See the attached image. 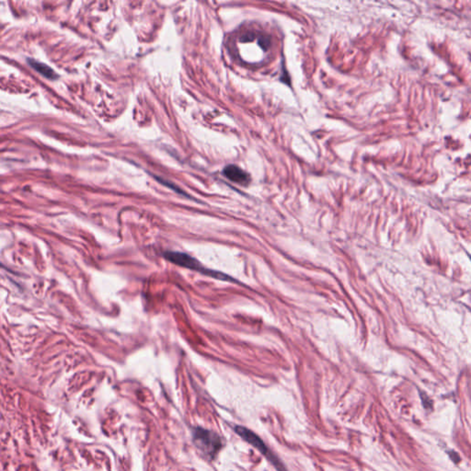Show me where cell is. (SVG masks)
<instances>
[{"mask_svg": "<svg viewBox=\"0 0 471 471\" xmlns=\"http://www.w3.org/2000/svg\"><path fill=\"white\" fill-rule=\"evenodd\" d=\"M223 173L227 179L239 184L247 185L251 181V176L249 175V173L246 172L236 165H228L224 168Z\"/></svg>", "mask_w": 471, "mask_h": 471, "instance_id": "cell-4", "label": "cell"}, {"mask_svg": "<svg viewBox=\"0 0 471 471\" xmlns=\"http://www.w3.org/2000/svg\"><path fill=\"white\" fill-rule=\"evenodd\" d=\"M165 258L168 260L170 263L177 264L181 267L184 268L191 269L194 270L197 272H200L203 275H209L211 277H215L220 280L232 281L231 278L227 277V275H223L221 273L211 271L207 268H204L201 263H199L194 258L186 254V253H181L178 251H167L165 252Z\"/></svg>", "mask_w": 471, "mask_h": 471, "instance_id": "cell-1", "label": "cell"}, {"mask_svg": "<svg viewBox=\"0 0 471 471\" xmlns=\"http://www.w3.org/2000/svg\"><path fill=\"white\" fill-rule=\"evenodd\" d=\"M28 63L30 64V66L34 70L39 72L41 75L44 76L45 78H49V79H56L58 78L56 73L51 67H49L47 65H45L43 63H40V62L33 59H28Z\"/></svg>", "mask_w": 471, "mask_h": 471, "instance_id": "cell-5", "label": "cell"}, {"mask_svg": "<svg viewBox=\"0 0 471 471\" xmlns=\"http://www.w3.org/2000/svg\"><path fill=\"white\" fill-rule=\"evenodd\" d=\"M194 442L197 447L210 458H214L222 447L219 436L211 431L201 428L194 431Z\"/></svg>", "mask_w": 471, "mask_h": 471, "instance_id": "cell-3", "label": "cell"}, {"mask_svg": "<svg viewBox=\"0 0 471 471\" xmlns=\"http://www.w3.org/2000/svg\"><path fill=\"white\" fill-rule=\"evenodd\" d=\"M235 431L243 440L248 442L253 448H256L257 450H259L261 453L263 454V456H265L275 465V468L278 471H286L285 467H283V464L281 463L279 460H277V458L270 452V450L266 447V445L263 443V440L259 436H257L256 434H254L252 431L247 429L243 426H236Z\"/></svg>", "mask_w": 471, "mask_h": 471, "instance_id": "cell-2", "label": "cell"}]
</instances>
